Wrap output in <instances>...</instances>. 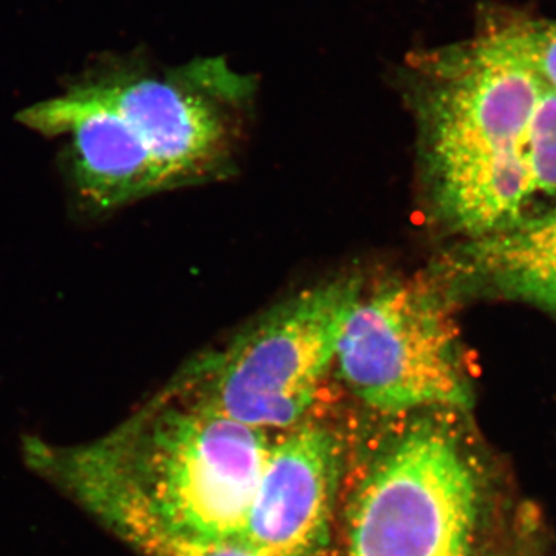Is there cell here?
<instances>
[{
	"label": "cell",
	"instance_id": "cell-7",
	"mask_svg": "<svg viewBox=\"0 0 556 556\" xmlns=\"http://www.w3.org/2000/svg\"><path fill=\"white\" fill-rule=\"evenodd\" d=\"M17 119L46 137L68 138L70 175L90 211H115L166 189L134 127L84 84L22 110Z\"/></svg>",
	"mask_w": 556,
	"mask_h": 556
},
{
	"label": "cell",
	"instance_id": "cell-1",
	"mask_svg": "<svg viewBox=\"0 0 556 556\" xmlns=\"http://www.w3.org/2000/svg\"><path fill=\"white\" fill-rule=\"evenodd\" d=\"M430 67L420 121L431 206L450 232L481 239L519 222L533 199L525 139L543 80L504 30Z\"/></svg>",
	"mask_w": 556,
	"mask_h": 556
},
{
	"label": "cell",
	"instance_id": "cell-3",
	"mask_svg": "<svg viewBox=\"0 0 556 556\" xmlns=\"http://www.w3.org/2000/svg\"><path fill=\"white\" fill-rule=\"evenodd\" d=\"M364 283L362 274H342L302 289L201 357L172 393L269 433L298 426L334 371Z\"/></svg>",
	"mask_w": 556,
	"mask_h": 556
},
{
	"label": "cell",
	"instance_id": "cell-8",
	"mask_svg": "<svg viewBox=\"0 0 556 556\" xmlns=\"http://www.w3.org/2000/svg\"><path fill=\"white\" fill-rule=\"evenodd\" d=\"M87 89L110 102L142 139L166 189L222 169L228 155V126L200 94L164 80L98 79Z\"/></svg>",
	"mask_w": 556,
	"mask_h": 556
},
{
	"label": "cell",
	"instance_id": "cell-5",
	"mask_svg": "<svg viewBox=\"0 0 556 556\" xmlns=\"http://www.w3.org/2000/svg\"><path fill=\"white\" fill-rule=\"evenodd\" d=\"M455 409L404 416L362 479L348 556H471L479 486Z\"/></svg>",
	"mask_w": 556,
	"mask_h": 556
},
{
	"label": "cell",
	"instance_id": "cell-2",
	"mask_svg": "<svg viewBox=\"0 0 556 556\" xmlns=\"http://www.w3.org/2000/svg\"><path fill=\"white\" fill-rule=\"evenodd\" d=\"M119 517L237 543L268 455L269 431L167 394L124 434Z\"/></svg>",
	"mask_w": 556,
	"mask_h": 556
},
{
	"label": "cell",
	"instance_id": "cell-9",
	"mask_svg": "<svg viewBox=\"0 0 556 556\" xmlns=\"http://www.w3.org/2000/svg\"><path fill=\"white\" fill-rule=\"evenodd\" d=\"M439 273L456 295L473 291L556 314V207L466 240Z\"/></svg>",
	"mask_w": 556,
	"mask_h": 556
},
{
	"label": "cell",
	"instance_id": "cell-6",
	"mask_svg": "<svg viewBox=\"0 0 556 556\" xmlns=\"http://www.w3.org/2000/svg\"><path fill=\"white\" fill-rule=\"evenodd\" d=\"M340 471V442L321 420L270 438L241 543L262 556H314L327 544Z\"/></svg>",
	"mask_w": 556,
	"mask_h": 556
},
{
	"label": "cell",
	"instance_id": "cell-10",
	"mask_svg": "<svg viewBox=\"0 0 556 556\" xmlns=\"http://www.w3.org/2000/svg\"><path fill=\"white\" fill-rule=\"evenodd\" d=\"M525 160L532 195H556V90L541 83L527 124Z\"/></svg>",
	"mask_w": 556,
	"mask_h": 556
},
{
	"label": "cell",
	"instance_id": "cell-11",
	"mask_svg": "<svg viewBox=\"0 0 556 556\" xmlns=\"http://www.w3.org/2000/svg\"><path fill=\"white\" fill-rule=\"evenodd\" d=\"M538 78L556 90V22H529L503 28Z\"/></svg>",
	"mask_w": 556,
	"mask_h": 556
},
{
	"label": "cell",
	"instance_id": "cell-12",
	"mask_svg": "<svg viewBox=\"0 0 556 556\" xmlns=\"http://www.w3.org/2000/svg\"><path fill=\"white\" fill-rule=\"evenodd\" d=\"M471 556H475L471 554ZM477 556H525L521 551H514V548H495V551L484 552Z\"/></svg>",
	"mask_w": 556,
	"mask_h": 556
},
{
	"label": "cell",
	"instance_id": "cell-4",
	"mask_svg": "<svg viewBox=\"0 0 556 556\" xmlns=\"http://www.w3.org/2000/svg\"><path fill=\"white\" fill-rule=\"evenodd\" d=\"M441 273L388 277L362 288L340 338L334 371L354 397L383 416L467 412L470 367Z\"/></svg>",
	"mask_w": 556,
	"mask_h": 556
}]
</instances>
